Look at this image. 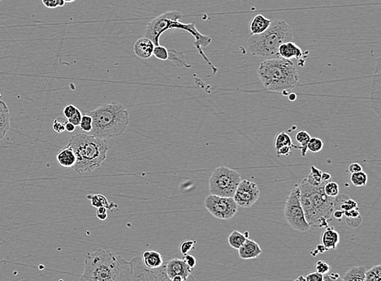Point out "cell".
I'll return each mask as SVG.
<instances>
[{
	"label": "cell",
	"instance_id": "1",
	"mask_svg": "<svg viewBox=\"0 0 381 281\" xmlns=\"http://www.w3.org/2000/svg\"><path fill=\"white\" fill-rule=\"evenodd\" d=\"M133 279L131 261L111 251L98 249L87 253L84 261V272L80 280L131 281Z\"/></svg>",
	"mask_w": 381,
	"mask_h": 281
},
{
	"label": "cell",
	"instance_id": "2",
	"mask_svg": "<svg viewBox=\"0 0 381 281\" xmlns=\"http://www.w3.org/2000/svg\"><path fill=\"white\" fill-rule=\"evenodd\" d=\"M182 17L183 15L179 11H168L167 13H163L151 20L148 24L145 37L150 39V41L154 43L155 45H160V38L161 35L167 31L172 30V29H182L185 31L195 37V41L194 44L199 55L211 67L213 74L216 73L217 68L210 62L203 50V48H206L211 44V37L207 35L202 34L195 26V22L188 23V24L180 22V20Z\"/></svg>",
	"mask_w": 381,
	"mask_h": 281
},
{
	"label": "cell",
	"instance_id": "3",
	"mask_svg": "<svg viewBox=\"0 0 381 281\" xmlns=\"http://www.w3.org/2000/svg\"><path fill=\"white\" fill-rule=\"evenodd\" d=\"M326 183L315 186L304 178L298 185L301 207L311 228H325L332 220L335 197L326 195L324 190Z\"/></svg>",
	"mask_w": 381,
	"mask_h": 281
},
{
	"label": "cell",
	"instance_id": "4",
	"mask_svg": "<svg viewBox=\"0 0 381 281\" xmlns=\"http://www.w3.org/2000/svg\"><path fill=\"white\" fill-rule=\"evenodd\" d=\"M262 86L271 92L288 96L299 84V76L295 64L281 57L265 59L257 70Z\"/></svg>",
	"mask_w": 381,
	"mask_h": 281
},
{
	"label": "cell",
	"instance_id": "5",
	"mask_svg": "<svg viewBox=\"0 0 381 281\" xmlns=\"http://www.w3.org/2000/svg\"><path fill=\"white\" fill-rule=\"evenodd\" d=\"M68 146L76 155V163L72 168L78 173H90L99 169L107 158L109 149L106 139L86 134H75L70 138Z\"/></svg>",
	"mask_w": 381,
	"mask_h": 281
},
{
	"label": "cell",
	"instance_id": "6",
	"mask_svg": "<svg viewBox=\"0 0 381 281\" xmlns=\"http://www.w3.org/2000/svg\"><path fill=\"white\" fill-rule=\"evenodd\" d=\"M86 114L93 119L91 134L104 139L120 136L125 132L129 123V112L118 102L101 105Z\"/></svg>",
	"mask_w": 381,
	"mask_h": 281
},
{
	"label": "cell",
	"instance_id": "7",
	"mask_svg": "<svg viewBox=\"0 0 381 281\" xmlns=\"http://www.w3.org/2000/svg\"><path fill=\"white\" fill-rule=\"evenodd\" d=\"M293 41V31L286 21H272L269 29L258 35H252L247 41V50L253 56L261 59L279 57L278 49L283 43Z\"/></svg>",
	"mask_w": 381,
	"mask_h": 281
},
{
	"label": "cell",
	"instance_id": "8",
	"mask_svg": "<svg viewBox=\"0 0 381 281\" xmlns=\"http://www.w3.org/2000/svg\"><path fill=\"white\" fill-rule=\"evenodd\" d=\"M241 180V174L238 171L219 166L212 172L210 177V193L223 197H234Z\"/></svg>",
	"mask_w": 381,
	"mask_h": 281
},
{
	"label": "cell",
	"instance_id": "9",
	"mask_svg": "<svg viewBox=\"0 0 381 281\" xmlns=\"http://www.w3.org/2000/svg\"><path fill=\"white\" fill-rule=\"evenodd\" d=\"M284 215L288 224L298 232H307L311 229V226L306 220L303 208L300 201V191L298 185L296 184L289 194L285 203Z\"/></svg>",
	"mask_w": 381,
	"mask_h": 281
},
{
	"label": "cell",
	"instance_id": "10",
	"mask_svg": "<svg viewBox=\"0 0 381 281\" xmlns=\"http://www.w3.org/2000/svg\"><path fill=\"white\" fill-rule=\"evenodd\" d=\"M204 206L215 218L228 220L237 214L238 205L233 197L209 195L206 198Z\"/></svg>",
	"mask_w": 381,
	"mask_h": 281
},
{
	"label": "cell",
	"instance_id": "11",
	"mask_svg": "<svg viewBox=\"0 0 381 281\" xmlns=\"http://www.w3.org/2000/svg\"><path fill=\"white\" fill-rule=\"evenodd\" d=\"M133 280H170L166 272V264L157 268H150L142 263L141 256L132 259Z\"/></svg>",
	"mask_w": 381,
	"mask_h": 281
},
{
	"label": "cell",
	"instance_id": "12",
	"mask_svg": "<svg viewBox=\"0 0 381 281\" xmlns=\"http://www.w3.org/2000/svg\"><path fill=\"white\" fill-rule=\"evenodd\" d=\"M259 196L260 192L256 183L249 180H241L233 198L239 207L248 208L255 204Z\"/></svg>",
	"mask_w": 381,
	"mask_h": 281
},
{
	"label": "cell",
	"instance_id": "13",
	"mask_svg": "<svg viewBox=\"0 0 381 281\" xmlns=\"http://www.w3.org/2000/svg\"><path fill=\"white\" fill-rule=\"evenodd\" d=\"M193 271V267H189L183 259H173L166 263L167 275L170 280L176 276L181 277L183 281L187 280Z\"/></svg>",
	"mask_w": 381,
	"mask_h": 281
},
{
	"label": "cell",
	"instance_id": "14",
	"mask_svg": "<svg viewBox=\"0 0 381 281\" xmlns=\"http://www.w3.org/2000/svg\"><path fill=\"white\" fill-rule=\"evenodd\" d=\"M278 55L279 57L289 60H291L292 59L301 60L303 59L304 53L301 48L292 41L283 43L282 45H280Z\"/></svg>",
	"mask_w": 381,
	"mask_h": 281
},
{
	"label": "cell",
	"instance_id": "15",
	"mask_svg": "<svg viewBox=\"0 0 381 281\" xmlns=\"http://www.w3.org/2000/svg\"><path fill=\"white\" fill-rule=\"evenodd\" d=\"M154 47V43L150 39L144 37L137 39L133 44V50L137 57L141 59H147L153 55Z\"/></svg>",
	"mask_w": 381,
	"mask_h": 281
},
{
	"label": "cell",
	"instance_id": "16",
	"mask_svg": "<svg viewBox=\"0 0 381 281\" xmlns=\"http://www.w3.org/2000/svg\"><path fill=\"white\" fill-rule=\"evenodd\" d=\"M238 251L239 257L241 259H245V260L255 259L257 257L259 256L262 252V249L259 247V245L255 243L254 241L250 240L249 239H246L245 243L242 244L240 248L238 249Z\"/></svg>",
	"mask_w": 381,
	"mask_h": 281
},
{
	"label": "cell",
	"instance_id": "17",
	"mask_svg": "<svg viewBox=\"0 0 381 281\" xmlns=\"http://www.w3.org/2000/svg\"><path fill=\"white\" fill-rule=\"evenodd\" d=\"M340 243V235L335 230L333 227L327 226L324 228L321 235V244L328 250H336Z\"/></svg>",
	"mask_w": 381,
	"mask_h": 281
},
{
	"label": "cell",
	"instance_id": "18",
	"mask_svg": "<svg viewBox=\"0 0 381 281\" xmlns=\"http://www.w3.org/2000/svg\"><path fill=\"white\" fill-rule=\"evenodd\" d=\"M272 21L269 19L266 18L264 16L258 14L256 15L250 22V32L251 35H258L263 33L269 29L272 24Z\"/></svg>",
	"mask_w": 381,
	"mask_h": 281
},
{
	"label": "cell",
	"instance_id": "19",
	"mask_svg": "<svg viewBox=\"0 0 381 281\" xmlns=\"http://www.w3.org/2000/svg\"><path fill=\"white\" fill-rule=\"evenodd\" d=\"M11 115L9 109L4 101L0 100V140L5 138L10 129Z\"/></svg>",
	"mask_w": 381,
	"mask_h": 281
},
{
	"label": "cell",
	"instance_id": "20",
	"mask_svg": "<svg viewBox=\"0 0 381 281\" xmlns=\"http://www.w3.org/2000/svg\"><path fill=\"white\" fill-rule=\"evenodd\" d=\"M142 263L146 267L157 268L164 264L162 255L158 251H145L142 253Z\"/></svg>",
	"mask_w": 381,
	"mask_h": 281
},
{
	"label": "cell",
	"instance_id": "21",
	"mask_svg": "<svg viewBox=\"0 0 381 281\" xmlns=\"http://www.w3.org/2000/svg\"><path fill=\"white\" fill-rule=\"evenodd\" d=\"M56 159L61 166L65 168H72L77 161L73 150L68 145L59 152Z\"/></svg>",
	"mask_w": 381,
	"mask_h": 281
},
{
	"label": "cell",
	"instance_id": "22",
	"mask_svg": "<svg viewBox=\"0 0 381 281\" xmlns=\"http://www.w3.org/2000/svg\"><path fill=\"white\" fill-rule=\"evenodd\" d=\"M86 199L90 200L91 205L94 208H100V207H105L107 209L112 211L113 208H117V205L114 203H109L107 198L103 195H88L86 196Z\"/></svg>",
	"mask_w": 381,
	"mask_h": 281
},
{
	"label": "cell",
	"instance_id": "23",
	"mask_svg": "<svg viewBox=\"0 0 381 281\" xmlns=\"http://www.w3.org/2000/svg\"><path fill=\"white\" fill-rule=\"evenodd\" d=\"M366 267L364 266L351 267L348 270L342 279L345 281H365Z\"/></svg>",
	"mask_w": 381,
	"mask_h": 281
},
{
	"label": "cell",
	"instance_id": "24",
	"mask_svg": "<svg viewBox=\"0 0 381 281\" xmlns=\"http://www.w3.org/2000/svg\"><path fill=\"white\" fill-rule=\"evenodd\" d=\"M311 135L306 130H299L295 134V139L297 143L299 144L298 149L301 151V157H305L308 152V144L309 142Z\"/></svg>",
	"mask_w": 381,
	"mask_h": 281
},
{
	"label": "cell",
	"instance_id": "25",
	"mask_svg": "<svg viewBox=\"0 0 381 281\" xmlns=\"http://www.w3.org/2000/svg\"><path fill=\"white\" fill-rule=\"evenodd\" d=\"M274 145L276 150L278 149L279 148L282 147V146H285V145L290 146L292 149H298V146L293 145L291 137L289 136V134L285 132V131L279 133L277 134L276 138H275Z\"/></svg>",
	"mask_w": 381,
	"mask_h": 281
},
{
	"label": "cell",
	"instance_id": "26",
	"mask_svg": "<svg viewBox=\"0 0 381 281\" xmlns=\"http://www.w3.org/2000/svg\"><path fill=\"white\" fill-rule=\"evenodd\" d=\"M246 239H248V238H246L244 233H242V232L238 230H234L228 236L227 243H228L232 248L238 250V249L242 247V244L245 243Z\"/></svg>",
	"mask_w": 381,
	"mask_h": 281
},
{
	"label": "cell",
	"instance_id": "27",
	"mask_svg": "<svg viewBox=\"0 0 381 281\" xmlns=\"http://www.w3.org/2000/svg\"><path fill=\"white\" fill-rule=\"evenodd\" d=\"M169 52V57L168 60H170L172 63H174L176 66L180 67H185V68H190L192 66L187 63L186 60L184 59V54L179 51L170 50Z\"/></svg>",
	"mask_w": 381,
	"mask_h": 281
},
{
	"label": "cell",
	"instance_id": "28",
	"mask_svg": "<svg viewBox=\"0 0 381 281\" xmlns=\"http://www.w3.org/2000/svg\"><path fill=\"white\" fill-rule=\"evenodd\" d=\"M321 175V170L317 169L316 166L312 165L311 166V171H310L308 177H306V179L308 180V182L310 184H312V185L318 186V185H321V184L325 183V181H322Z\"/></svg>",
	"mask_w": 381,
	"mask_h": 281
},
{
	"label": "cell",
	"instance_id": "29",
	"mask_svg": "<svg viewBox=\"0 0 381 281\" xmlns=\"http://www.w3.org/2000/svg\"><path fill=\"white\" fill-rule=\"evenodd\" d=\"M368 177L367 174L363 171L351 173V181L353 185L355 186H365L367 185Z\"/></svg>",
	"mask_w": 381,
	"mask_h": 281
},
{
	"label": "cell",
	"instance_id": "30",
	"mask_svg": "<svg viewBox=\"0 0 381 281\" xmlns=\"http://www.w3.org/2000/svg\"><path fill=\"white\" fill-rule=\"evenodd\" d=\"M381 280V266L376 265L375 267L366 271L365 273V281H380Z\"/></svg>",
	"mask_w": 381,
	"mask_h": 281
},
{
	"label": "cell",
	"instance_id": "31",
	"mask_svg": "<svg viewBox=\"0 0 381 281\" xmlns=\"http://www.w3.org/2000/svg\"><path fill=\"white\" fill-rule=\"evenodd\" d=\"M324 141L318 137H311L308 144V150L312 153H320L324 148Z\"/></svg>",
	"mask_w": 381,
	"mask_h": 281
},
{
	"label": "cell",
	"instance_id": "32",
	"mask_svg": "<svg viewBox=\"0 0 381 281\" xmlns=\"http://www.w3.org/2000/svg\"><path fill=\"white\" fill-rule=\"evenodd\" d=\"M153 55L156 59L162 60V61H166V60H168L169 52H168V50H167L165 47L162 46V45H155Z\"/></svg>",
	"mask_w": 381,
	"mask_h": 281
},
{
	"label": "cell",
	"instance_id": "33",
	"mask_svg": "<svg viewBox=\"0 0 381 281\" xmlns=\"http://www.w3.org/2000/svg\"><path fill=\"white\" fill-rule=\"evenodd\" d=\"M324 192L330 197H336L339 194V185L334 181H328L324 185Z\"/></svg>",
	"mask_w": 381,
	"mask_h": 281
},
{
	"label": "cell",
	"instance_id": "34",
	"mask_svg": "<svg viewBox=\"0 0 381 281\" xmlns=\"http://www.w3.org/2000/svg\"><path fill=\"white\" fill-rule=\"evenodd\" d=\"M79 126L82 130H84L85 132H90L92 130L93 126V119L91 116L87 114L83 115L82 117V119H81Z\"/></svg>",
	"mask_w": 381,
	"mask_h": 281
},
{
	"label": "cell",
	"instance_id": "35",
	"mask_svg": "<svg viewBox=\"0 0 381 281\" xmlns=\"http://www.w3.org/2000/svg\"><path fill=\"white\" fill-rule=\"evenodd\" d=\"M196 243H197V241L196 240H186L180 243V251L181 254L184 255V254L189 252L192 249H194L195 244Z\"/></svg>",
	"mask_w": 381,
	"mask_h": 281
},
{
	"label": "cell",
	"instance_id": "36",
	"mask_svg": "<svg viewBox=\"0 0 381 281\" xmlns=\"http://www.w3.org/2000/svg\"><path fill=\"white\" fill-rule=\"evenodd\" d=\"M41 1L46 8L50 9H57L65 5V3L63 0H41Z\"/></svg>",
	"mask_w": 381,
	"mask_h": 281
},
{
	"label": "cell",
	"instance_id": "37",
	"mask_svg": "<svg viewBox=\"0 0 381 281\" xmlns=\"http://www.w3.org/2000/svg\"><path fill=\"white\" fill-rule=\"evenodd\" d=\"M315 268H316L317 272L320 273V274L324 275H327L329 272L330 270H331L329 265L326 263V262H324V261H318L317 263H316Z\"/></svg>",
	"mask_w": 381,
	"mask_h": 281
},
{
	"label": "cell",
	"instance_id": "38",
	"mask_svg": "<svg viewBox=\"0 0 381 281\" xmlns=\"http://www.w3.org/2000/svg\"><path fill=\"white\" fill-rule=\"evenodd\" d=\"M63 118H57L53 122V130L57 133L64 132L65 130V122L66 121L62 120Z\"/></svg>",
	"mask_w": 381,
	"mask_h": 281
},
{
	"label": "cell",
	"instance_id": "39",
	"mask_svg": "<svg viewBox=\"0 0 381 281\" xmlns=\"http://www.w3.org/2000/svg\"><path fill=\"white\" fill-rule=\"evenodd\" d=\"M82 117V112H81L79 109H78V110H77L76 113H75V114H74L71 117V118H68V119H67V121H68V122H71V123H72L74 126H78L80 125Z\"/></svg>",
	"mask_w": 381,
	"mask_h": 281
},
{
	"label": "cell",
	"instance_id": "40",
	"mask_svg": "<svg viewBox=\"0 0 381 281\" xmlns=\"http://www.w3.org/2000/svg\"><path fill=\"white\" fill-rule=\"evenodd\" d=\"M306 281H323L324 280V275L320 273L315 271L310 273L305 277Z\"/></svg>",
	"mask_w": 381,
	"mask_h": 281
},
{
	"label": "cell",
	"instance_id": "41",
	"mask_svg": "<svg viewBox=\"0 0 381 281\" xmlns=\"http://www.w3.org/2000/svg\"><path fill=\"white\" fill-rule=\"evenodd\" d=\"M183 260L184 261V263L188 265L189 267H193V268H195V266L197 264V260L195 257L192 255H188V253L183 255Z\"/></svg>",
	"mask_w": 381,
	"mask_h": 281
},
{
	"label": "cell",
	"instance_id": "42",
	"mask_svg": "<svg viewBox=\"0 0 381 281\" xmlns=\"http://www.w3.org/2000/svg\"><path fill=\"white\" fill-rule=\"evenodd\" d=\"M78 109V108H77L76 106H73V105H68V106H65L64 109V117H65L67 119L71 118V117L76 113Z\"/></svg>",
	"mask_w": 381,
	"mask_h": 281
},
{
	"label": "cell",
	"instance_id": "43",
	"mask_svg": "<svg viewBox=\"0 0 381 281\" xmlns=\"http://www.w3.org/2000/svg\"><path fill=\"white\" fill-rule=\"evenodd\" d=\"M292 148L290 146H282V147L279 148L278 149L276 150L277 152V155L278 157H281V156H289L291 154Z\"/></svg>",
	"mask_w": 381,
	"mask_h": 281
},
{
	"label": "cell",
	"instance_id": "44",
	"mask_svg": "<svg viewBox=\"0 0 381 281\" xmlns=\"http://www.w3.org/2000/svg\"><path fill=\"white\" fill-rule=\"evenodd\" d=\"M343 212H344V216H346V218H357V217L361 216L360 212H359L358 208Z\"/></svg>",
	"mask_w": 381,
	"mask_h": 281
},
{
	"label": "cell",
	"instance_id": "45",
	"mask_svg": "<svg viewBox=\"0 0 381 281\" xmlns=\"http://www.w3.org/2000/svg\"><path fill=\"white\" fill-rule=\"evenodd\" d=\"M96 216L98 219L100 220H105L107 218V208L105 207H100L97 208Z\"/></svg>",
	"mask_w": 381,
	"mask_h": 281
},
{
	"label": "cell",
	"instance_id": "46",
	"mask_svg": "<svg viewBox=\"0 0 381 281\" xmlns=\"http://www.w3.org/2000/svg\"><path fill=\"white\" fill-rule=\"evenodd\" d=\"M347 223L349 226L356 228V227L359 226L362 223V217L359 216L357 218H347Z\"/></svg>",
	"mask_w": 381,
	"mask_h": 281
},
{
	"label": "cell",
	"instance_id": "47",
	"mask_svg": "<svg viewBox=\"0 0 381 281\" xmlns=\"http://www.w3.org/2000/svg\"><path fill=\"white\" fill-rule=\"evenodd\" d=\"M348 170L351 173H357V172L363 171V167L360 164L351 163L349 165Z\"/></svg>",
	"mask_w": 381,
	"mask_h": 281
},
{
	"label": "cell",
	"instance_id": "48",
	"mask_svg": "<svg viewBox=\"0 0 381 281\" xmlns=\"http://www.w3.org/2000/svg\"><path fill=\"white\" fill-rule=\"evenodd\" d=\"M326 251H327V249L323 245H317L316 249H315V252H312V256H316L318 253H324Z\"/></svg>",
	"mask_w": 381,
	"mask_h": 281
},
{
	"label": "cell",
	"instance_id": "49",
	"mask_svg": "<svg viewBox=\"0 0 381 281\" xmlns=\"http://www.w3.org/2000/svg\"><path fill=\"white\" fill-rule=\"evenodd\" d=\"M332 216L335 217V218L337 219V220H341L343 216H344V212H343V211H341V210H334Z\"/></svg>",
	"mask_w": 381,
	"mask_h": 281
},
{
	"label": "cell",
	"instance_id": "50",
	"mask_svg": "<svg viewBox=\"0 0 381 281\" xmlns=\"http://www.w3.org/2000/svg\"><path fill=\"white\" fill-rule=\"evenodd\" d=\"M76 129V126H74L71 122L66 121L65 122V130H67L68 132H72Z\"/></svg>",
	"mask_w": 381,
	"mask_h": 281
},
{
	"label": "cell",
	"instance_id": "51",
	"mask_svg": "<svg viewBox=\"0 0 381 281\" xmlns=\"http://www.w3.org/2000/svg\"><path fill=\"white\" fill-rule=\"evenodd\" d=\"M321 178L322 181L328 182V181H329L330 179H331V175H330L329 173H323V172H322Z\"/></svg>",
	"mask_w": 381,
	"mask_h": 281
},
{
	"label": "cell",
	"instance_id": "52",
	"mask_svg": "<svg viewBox=\"0 0 381 281\" xmlns=\"http://www.w3.org/2000/svg\"><path fill=\"white\" fill-rule=\"evenodd\" d=\"M328 278L330 279H332V280H336V279H338L340 278V275H339L338 273H331V275H329Z\"/></svg>",
	"mask_w": 381,
	"mask_h": 281
},
{
	"label": "cell",
	"instance_id": "53",
	"mask_svg": "<svg viewBox=\"0 0 381 281\" xmlns=\"http://www.w3.org/2000/svg\"><path fill=\"white\" fill-rule=\"evenodd\" d=\"M289 100L291 101V102H293V101L296 100V95L294 93H289Z\"/></svg>",
	"mask_w": 381,
	"mask_h": 281
},
{
	"label": "cell",
	"instance_id": "54",
	"mask_svg": "<svg viewBox=\"0 0 381 281\" xmlns=\"http://www.w3.org/2000/svg\"><path fill=\"white\" fill-rule=\"evenodd\" d=\"M296 280H302V281L305 280L306 281L305 277H304L303 275H300L299 277H298V278H297V279H296Z\"/></svg>",
	"mask_w": 381,
	"mask_h": 281
},
{
	"label": "cell",
	"instance_id": "55",
	"mask_svg": "<svg viewBox=\"0 0 381 281\" xmlns=\"http://www.w3.org/2000/svg\"><path fill=\"white\" fill-rule=\"evenodd\" d=\"M63 1H64V3H72L74 2L75 0H63Z\"/></svg>",
	"mask_w": 381,
	"mask_h": 281
},
{
	"label": "cell",
	"instance_id": "56",
	"mask_svg": "<svg viewBox=\"0 0 381 281\" xmlns=\"http://www.w3.org/2000/svg\"><path fill=\"white\" fill-rule=\"evenodd\" d=\"M0 1H1V0H0Z\"/></svg>",
	"mask_w": 381,
	"mask_h": 281
}]
</instances>
